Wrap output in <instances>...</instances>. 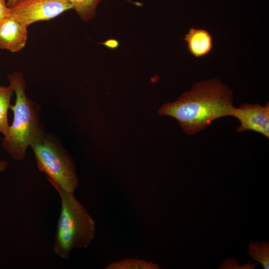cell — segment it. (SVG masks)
Here are the masks:
<instances>
[{
    "label": "cell",
    "mask_w": 269,
    "mask_h": 269,
    "mask_svg": "<svg viewBox=\"0 0 269 269\" xmlns=\"http://www.w3.org/2000/svg\"><path fill=\"white\" fill-rule=\"evenodd\" d=\"M105 269H160L158 264L142 259H124L109 264Z\"/></svg>",
    "instance_id": "30bf717a"
},
{
    "label": "cell",
    "mask_w": 269,
    "mask_h": 269,
    "mask_svg": "<svg viewBox=\"0 0 269 269\" xmlns=\"http://www.w3.org/2000/svg\"><path fill=\"white\" fill-rule=\"evenodd\" d=\"M14 93L12 87L0 85V133L5 136L8 132V111L11 106V99Z\"/></svg>",
    "instance_id": "9c48e42d"
},
{
    "label": "cell",
    "mask_w": 269,
    "mask_h": 269,
    "mask_svg": "<svg viewBox=\"0 0 269 269\" xmlns=\"http://www.w3.org/2000/svg\"><path fill=\"white\" fill-rule=\"evenodd\" d=\"M18 0H7V4L9 7L13 6Z\"/></svg>",
    "instance_id": "e0dca14e"
},
{
    "label": "cell",
    "mask_w": 269,
    "mask_h": 269,
    "mask_svg": "<svg viewBox=\"0 0 269 269\" xmlns=\"http://www.w3.org/2000/svg\"><path fill=\"white\" fill-rule=\"evenodd\" d=\"M85 22L94 17L96 7L101 0H66Z\"/></svg>",
    "instance_id": "8fae6325"
},
{
    "label": "cell",
    "mask_w": 269,
    "mask_h": 269,
    "mask_svg": "<svg viewBox=\"0 0 269 269\" xmlns=\"http://www.w3.org/2000/svg\"><path fill=\"white\" fill-rule=\"evenodd\" d=\"M184 40L190 52L196 57L207 54L212 48V38L205 29L191 28L186 34Z\"/></svg>",
    "instance_id": "ba28073f"
},
{
    "label": "cell",
    "mask_w": 269,
    "mask_h": 269,
    "mask_svg": "<svg viewBox=\"0 0 269 269\" xmlns=\"http://www.w3.org/2000/svg\"><path fill=\"white\" fill-rule=\"evenodd\" d=\"M8 164V163L7 161L0 159V173L5 171Z\"/></svg>",
    "instance_id": "2e32d148"
},
{
    "label": "cell",
    "mask_w": 269,
    "mask_h": 269,
    "mask_svg": "<svg viewBox=\"0 0 269 269\" xmlns=\"http://www.w3.org/2000/svg\"><path fill=\"white\" fill-rule=\"evenodd\" d=\"M30 146L37 168L46 175L52 186L74 193L79 184L75 163L58 137L44 132Z\"/></svg>",
    "instance_id": "277c9868"
},
{
    "label": "cell",
    "mask_w": 269,
    "mask_h": 269,
    "mask_svg": "<svg viewBox=\"0 0 269 269\" xmlns=\"http://www.w3.org/2000/svg\"><path fill=\"white\" fill-rule=\"evenodd\" d=\"M60 198L61 208L54 237L53 251L61 259L69 260L72 250L85 249L95 236L96 223L74 193L53 186Z\"/></svg>",
    "instance_id": "3957f363"
},
{
    "label": "cell",
    "mask_w": 269,
    "mask_h": 269,
    "mask_svg": "<svg viewBox=\"0 0 269 269\" xmlns=\"http://www.w3.org/2000/svg\"><path fill=\"white\" fill-rule=\"evenodd\" d=\"M73 9L66 0H18L10 14L26 27L39 21L49 20Z\"/></svg>",
    "instance_id": "5b68a950"
},
{
    "label": "cell",
    "mask_w": 269,
    "mask_h": 269,
    "mask_svg": "<svg viewBox=\"0 0 269 269\" xmlns=\"http://www.w3.org/2000/svg\"><path fill=\"white\" fill-rule=\"evenodd\" d=\"M7 79L13 88L15 100L10 107L13 121L7 134L2 139L1 146L13 160L19 161L24 159L27 148L45 131L39 106L26 95L23 74L15 72L9 74Z\"/></svg>",
    "instance_id": "7a4b0ae2"
},
{
    "label": "cell",
    "mask_w": 269,
    "mask_h": 269,
    "mask_svg": "<svg viewBox=\"0 0 269 269\" xmlns=\"http://www.w3.org/2000/svg\"><path fill=\"white\" fill-rule=\"evenodd\" d=\"M10 7L7 4V0H0V24L10 13Z\"/></svg>",
    "instance_id": "5bb4252c"
},
{
    "label": "cell",
    "mask_w": 269,
    "mask_h": 269,
    "mask_svg": "<svg viewBox=\"0 0 269 269\" xmlns=\"http://www.w3.org/2000/svg\"><path fill=\"white\" fill-rule=\"evenodd\" d=\"M234 107L232 90L213 78L196 82L176 101L163 104L158 114L174 118L184 132L193 135L214 120L231 116Z\"/></svg>",
    "instance_id": "6da1fadb"
},
{
    "label": "cell",
    "mask_w": 269,
    "mask_h": 269,
    "mask_svg": "<svg viewBox=\"0 0 269 269\" xmlns=\"http://www.w3.org/2000/svg\"><path fill=\"white\" fill-rule=\"evenodd\" d=\"M0 140H1V138H0Z\"/></svg>",
    "instance_id": "ac0fdd59"
},
{
    "label": "cell",
    "mask_w": 269,
    "mask_h": 269,
    "mask_svg": "<svg viewBox=\"0 0 269 269\" xmlns=\"http://www.w3.org/2000/svg\"><path fill=\"white\" fill-rule=\"evenodd\" d=\"M27 28L9 13L0 24V49L13 53L21 50L27 42Z\"/></svg>",
    "instance_id": "52a82bcc"
},
{
    "label": "cell",
    "mask_w": 269,
    "mask_h": 269,
    "mask_svg": "<svg viewBox=\"0 0 269 269\" xmlns=\"http://www.w3.org/2000/svg\"><path fill=\"white\" fill-rule=\"evenodd\" d=\"M238 262L235 260L227 259L224 261L220 266V269H253L256 266L255 264L250 263L245 265L244 266H240Z\"/></svg>",
    "instance_id": "4fadbf2b"
},
{
    "label": "cell",
    "mask_w": 269,
    "mask_h": 269,
    "mask_svg": "<svg viewBox=\"0 0 269 269\" xmlns=\"http://www.w3.org/2000/svg\"><path fill=\"white\" fill-rule=\"evenodd\" d=\"M105 46L110 48H116L118 45V42L114 39H109L103 43Z\"/></svg>",
    "instance_id": "9a60e30c"
},
{
    "label": "cell",
    "mask_w": 269,
    "mask_h": 269,
    "mask_svg": "<svg viewBox=\"0 0 269 269\" xmlns=\"http://www.w3.org/2000/svg\"><path fill=\"white\" fill-rule=\"evenodd\" d=\"M250 257L260 263L264 269H269V244L267 242L251 241L248 246Z\"/></svg>",
    "instance_id": "7c38bea8"
},
{
    "label": "cell",
    "mask_w": 269,
    "mask_h": 269,
    "mask_svg": "<svg viewBox=\"0 0 269 269\" xmlns=\"http://www.w3.org/2000/svg\"><path fill=\"white\" fill-rule=\"evenodd\" d=\"M231 116L236 117L240 122L236 129L237 133L250 130L269 138V102L265 106L244 103L238 108L234 107Z\"/></svg>",
    "instance_id": "8992f818"
}]
</instances>
